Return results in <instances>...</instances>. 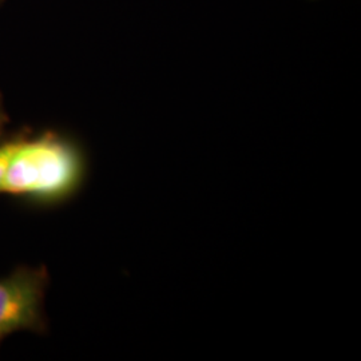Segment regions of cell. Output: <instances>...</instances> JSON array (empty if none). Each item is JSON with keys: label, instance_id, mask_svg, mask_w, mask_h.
<instances>
[{"label": "cell", "instance_id": "6da1fadb", "mask_svg": "<svg viewBox=\"0 0 361 361\" xmlns=\"http://www.w3.org/2000/svg\"><path fill=\"white\" fill-rule=\"evenodd\" d=\"M87 168L86 152L67 135L44 131L30 140L20 138L0 194L46 205L61 204L80 190Z\"/></svg>", "mask_w": 361, "mask_h": 361}, {"label": "cell", "instance_id": "7a4b0ae2", "mask_svg": "<svg viewBox=\"0 0 361 361\" xmlns=\"http://www.w3.org/2000/svg\"><path fill=\"white\" fill-rule=\"evenodd\" d=\"M47 284L43 267H22L0 277V344L15 334L42 329Z\"/></svg>", "mask_w": 361, "mask_h": 361}, {"label": "cell", "instance_id": "3957f363", "mask_svg": "<svg viewBox=\"0 0 361 361\" xmlns=\"http://www.w3.org/2000/svg\"><path fill=\"white\" fill-rule=\"evenodd\" d=\"M19 140L20 138H13V140H8V141L1 140L0 141V186H1V182L4 178L6 170L8 168L10 159H11V157L16 150Z\"/></svg>", "mask_w": 361, "mask_h": 361}, {"label": "cell", "instance_id": "277c9868", "mask_svg": "<svg viewBox=\"0 0 361 361\" xmlns=\"http://www.w3.org/2000/svg\"><path fill=\"white\" fill-rule=\"evenodd\" d=\"M6 122H7V118H6L4 107H3V102H1V95H0V141L3 140V131H4Z\"/></svg>", "mask_w": 361, "mask_h": 361}]
</instances>
